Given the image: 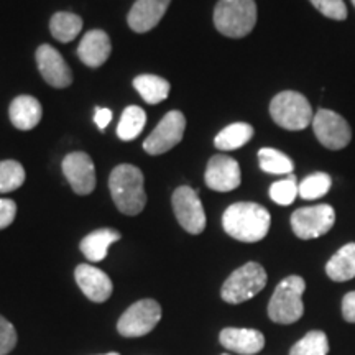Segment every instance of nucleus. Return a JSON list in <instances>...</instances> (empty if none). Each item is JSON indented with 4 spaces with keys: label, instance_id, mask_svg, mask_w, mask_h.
Returning a JSON list of instances; mask_svg holds the SVG:
<instances>
[{
    "label": "nucleus",
    "instance_id": "12",
    "mask_svg": "<svg viewBox=\"0 0 355 355\" xmlns=\"http://www.w3.org/2000/svg\"><path fill=\"white\" fill-rule=\"evenodd\" d=\"M204 180H206L207 188H211L212 191L229 193V191L237 189L241 186V166L227 155H216L207 163Z\"/></svg>",
    "mask_w": 355,
    "mask_h": 355
},
{
    "label": "nucleus",
    "instance_id": "37",
    "mask_svg": "<svg viewBox=\"0 0 355 355\" xmlns=\"http://www.w3.org/2000/svg\"><path fill=\"white\" fill-rule=\"evenodd\" d=\"M352 3H354V7H355V0H352Z\"/></svg>",
    "mask_w": 355,
    "mask_h": 355
},
{
    "label": "nucleus",
    "instance_id": "32",
    "mask_svg": "<svg viewBox=\"0 0 355 355\" xmlns=\"http://www.w3.org/2000/svg\"><path fill=\"white\" fill-rule=\"evenodd\" d=\"M17 345V331L10 321L0 316V355L12 352Z\"/></svg>",
    "mask_w": 355,
    "mask_h": 355
},
{
    "label": "nucleus",
    "instance_id": "3",
    "mask_svg": "<svg viewBox=\"0 0 355 355\" xmlns=\"http://www.w3.org/2000/svg\"><path fill=\"white\" fill-rule=\"evenodd\" d=\"M257 24L255 0H219L214 8L217 32L229 38H243Z\"/></svg>",
    "mask_w": 355,
    "mask_h": 355
},
{
    "label": "nucleus",
    "instance_id": "17",
    "mask_svg": "<svg viewBox=\"0 0 355 355\" xmlns=\"http://www.w3.org/2000/svg\"><path fill=\"white\" fill-rule=\"evenodd\" d=\"M219 339L225 349L242 355H255L265 347V336L257 329L225 327L222 329Z\"/></svg>",
    "mask_w": 355,
    "mask_h": 355
},
{
    "label": "nucleus",
    "instance_id": "28",
    "mask_svg": "<svg viewBox=\"0 0 355 355\" xmlns=\"http://www.w3.org/2000/svg\"><path fill=\"white\" fill-rule=\"evenodd\" d=\"M331 176L327 173H313V175L306 176L301 181V184L298 186V194L306 201H314V199L326 196L327 191L331 189Z\"/></svg>",
    "mask_w": 355,
    "mask_h": 355
},
{
    "label": "nucleus",
    "instance_id": "33",
    "mask_svg": "<svg viewBox=\"0 0 355 355\" xmlns=\"http://www.w3.org/2000/svg\"><path fill=\"white\" fill-rule=\"evenodd\" d=\"M17 204L12 199H0V230L7 229L15 220Z\"/></svg>",
    "mask_w": 355,
    "mask_h": 355
},
{
    "label": "nucleus",
    "instance_id": "10",
    "mask_svg": "<svg viewBox=\"0 0 355 355\" xmlns=\"http://www.w3.org/2000/svg\"><path fill=\"white\" fill-rule=\"evenodd\" d=\"M173 211L180 225L186 232L198 235L206 229V212L196 189L189 186H180L173 193Z\"/></svg>",
    "mask_w": 355,
    "mask_h": 355
},
{
    "label": "nucleus",
    "instance_id": "19",
    "mask_svg": "<svg viewBox=\"0 0 355 355\" xmlns=\"http://www.w3.org/2000/svg\"><path fill=\"white\" fill-rule=\"evenodd\" d=\"M43 109L38 99L32 96H19L12 101L8 117L19 130H32L42 121Z\"/></svg>",
    "mask_w": 355,
    "mask_h": 355
},
{
    "label": "nucleus",
    "instance_id": "30",
    "mask_svg": "<svg viewBox=\"0 0 355 355\" xmlns=\"http://www.w3.org/2000/svg\"><path fill=\"white\" fill-rule=\"evenodd\" d=\"M298 186L300 184L296 183V178L291 175L286 180L277 181V183L272 184V188H270V198H272V201L279 204V206H290L300 196Z\"/></svg>",
    "mask_w": 355,
    "mask_h": 355
},
{
    "label": "nucleus",
    "instance_id": "16",
    "mask_svg": "<svg viewBox=\"0 0 355 355\" xmlns=\"http://www.w3.org/2000/svg\"><path fill=\"white\" fill-rule=\"evenodd\" d=\"M170 2L171 0H137L127 17L128 26L137 33L150 32L163 19Z\"/></svg>",
    "mask_w": 355,
    "mask_h": 355
},
{
    "label": "nucleus",
    "instance_id": "5",
    "mask_svg": "<svg viewBox=\"0 0 355 355\" xmlns=\"http://www.w3.org/2000/svg\"><path fill=\"white\" fill-rule=\"evenodd\" d=\"M270 114L277 125L285 130H304L313 123L314 114L309 101L296 91H283L273 97Z\"/></svg>",
    "mask_w": 355,
    "mask_h": 355
},
{
    "label": "nucleus",
    "instance_id": "22",
    "mask_svg": "<svg viewBox=\"0 0 355 355\" xmlns=\"http://www.w3.org/2000/svg\"><path fill=\"white\" fill-rule=\"evenodd\" d=\"M252 137H254V127L250 123L237 122L217 133L214 145L220 152H232L248 144Z\"/></svg>",
    "mask_w": 355,
    "mask_h": 355
},
{
    "label": "nucleus",
    "instance_id": "29",
    "mask_svg": "<svg viewBox=\"0 0 355 355\" xmlns=\"http://www.w3.org/2000/svg\"><path fill=\"white\" fill-rule=\"evenodd\" d=\"M25 183V170L15 159L0 162V194L12 193Z\"/></svg>",
    "mask_w": 355,
    "mask_h": 355
},
{
    "label": "nucleus",
    "instance_id": "18",
    "mask_svg": "<svg viewBox=\"0 0 355 355\" xmlns=\"http://www.w3.org/2000/svg\"><path fill=\"white\" fill-rule=\"evenodd\" d=\"M112 44L109 35L102 30H91L84 35L78 46V56L89 68H99L109 60Z\"/></svg>",
    "mask_w": 355,
    "mask_h": 355
},
{
    "label": "nucleus",
    "instance_id": "11",
    "mask_svg": "<svg viewBox=\"0 0 355 355\" xmlns=\"http://www.w3.org/2000/svg\"><path fill=\"white\" fill-rule=\"evenodd\" d=\"M186 128V119L180 110H171L157 128L150 133V137L144 141V150L148 155H162L171 150L183 140Z\"/></svg>",
    "mask_w": 355,
    "mask_h": 355
},
{
    "label": "nucleus",
    "instance_id": "25",
    "mask_svg": "<svg viewBox=\"0 0 355 355\" xmlns=\"http://www.w3.org/2000/svg\"><path fill=\"white\" fill-rule=\"evenodd\" d=\"M146 123V114L145 110L139 107V105H130L123 110L121 122L117 127L119 139L123 141H132L144 132V127Z\"/></svg>",
    "mask_w": 355,
    "mask_h": 355
},
{
    "label": "nucleus",
    "instance_id": "8",
    "mask_svg": "<svg viewBox=\"0 0 355 355\" xmlns=\"http://www.w3.org/2000/svg\"><path fill=\"white\" fill-rule=\"evenodd\" d=\"M162 319V306L155 300L133 303L117 322V331L123 337H141L152 332Z\"/></svg>",
    "mask_w": 355,
    "mask_h": 355
},
{
    "label": "nucleus",
    "instance_id": "21",
    "mask_svg": "<svg viewBox=\"0 0 355 355\" xmlns=\"http://www.w3.org/2000/svg\"><path fill=\"white\" fill-rule=\"evenodd\" d=\"M326 273L332 282L343 283L355 278V242L347 243L331 257L326 263Z\"/></svg>",
    "mask_w": 355,
    "mask_h": 355
},
{
    "label": "nucleus",
    "instance_id": "24",
    "mask_svg": "<svg viewBox=\"0 0 355 355\" xmlns=\"http://www.w3.org/2000/svg\"><path fill=\"white\" fill-rule=\"evenodd\" d=\"M50 30L51 35L58 40V42L69 43L81 33L83 19L76 15V13L58 12L51 17Z\"/></svg>",
    "mask_w": 355,
    "mask_h": 355
},
{
    "label": "nucleus",
    "instance_id": "35",
    "mask_svg": "<svg viewBox=\"0 0 355 355\" xmlns=\"http://www.w3.org/2000/svg\"><path fill=\"white\" fill-rule=\"evenodd\" d=\"M110 121H112V112H110L109 109H101V107L96 109L94 122L101 130H105V127L109 125Z\"/></svg>",
    "mask_w": 355,
    "mask_h": 355
},
{
    "label": "nucleus",
    "instance_id": "38",
    "mask_svg": "<svg viewBox=\"0 0 355 355\" xmlns=\"http://www.w3.org/2000/svg\"><path fill=\"white\" fill-rule=\"evenodd\" d=\"M222 355H229V354H222Z\"/></svg>",
    "mask_w": 355,
    "mask_h": 355
},
{
    "label": "nucleus",
    "instance_id": "9",
    "mask_svg": "<svg viewBox=\"0 0 355 355\" xmlns=\"http://www.w3.org/2000/svg\"><path fill=\"white\" fill-rule=\"evenodd\" d=\"M311 125H313L316 139L327 150H334V152L343 150L352 140V130H350L349 122L334 110L319 109L314 114Z\"/></svg>",
    "mask_w": 355,
    "mask_h": 355
},
{
    "label": "nucleus",
    "instance_id": "23",
    "mask_svg": "<svg viewBox=\"0 0 355 355\" xmlns=\"http://www.w3.org/2000/svg\"><path fill=\"white\" fill-rule=\"evenodd\" d=\"M133 87L139 91L146 104H159L170 96V83L155 74H141L133 79Z\"/></svg>",
    "mask_w": 355,
    "mask_h": 355
},
{
    "label": "nucleus",
    "instance_id": "13",
    "mask_svg": "<svg viewBox=\"0 0 355 355\" xmlns=\"http://www.w3.org/2000/svg\"><path fill=\"white\" fill-rule=\"evenodd\" d=\"M63 173L74 189V193L86 196L96 188V168L91 157L84 152H74L66 155L63 159Z\"/></svg>",
    "mask_w": 355,
    "mask_h": 355
},
{
    "label": "nucleus",
    "instance_id": "6",
    "mask_svg": "<svg viewBox=\"0 0 355 355\" xmlns=\"http://www.w3.org/2000/svg\"><path fill=\"white\" fill-rule=\"evenodd\" d=\"M266 279L268 277L263 266L257 261H248L225 279L220 290L222 300L229 304H241L243 301L252 300L263 290Z\"/></svg>",
    "mask_w": 355,
    "mask_h": 355
},
{
    "label": "nucleus",
    "instance_id": "20",
    "mask_svg": "<svg viewBox=\"0 0 355 355\" xmlns=\"http://www.w3.org/2000/svg\"><path fill=\"white\" fill-rule=\"evenodd\" d=\"M121 241V234L114 229H99L91 232L81 241V252L87 260L102 261L107 257L109 247Z\"/></svg>",
    "mask_w": 355,
    "mask_h": 355
},
{
    "label": "nucleus",
    "instance_id": "36",
    "mask_svg": "<svg viewBox=\"0 0 355 355\" xmlns=\"http://www.w3.org/2000/svg\"><path fill=\"white\" fill-rule=\"evenodd\" d=\"M104 355H121V354H117V352H110V354H104Z\"/></svg>",
    "mask_w": 355,
    "mask_h": 355
},
{
    "label": "nucleus",
    "instance_id": "31",
    "mask_svg": "<svg viewBox=\"0 0 355 355\" xmlns=\"http://www.w3.org/2000/svg\"><path fill=\"white\" fill-rule=\"evenodd\" d=\"M309 2L327 19L337 21L347 19V7L344 0H309Z\"/></svg>",
    "mask_w": 355,
    "mask_h": 355
},
{
    "label": "nucleus",
    "instance_id": "4",
    "mask_svg": "<svg viewBox=\"0 0 355 355\" xmlns=\"http://www.w3.org/2000/svg\"><path fill=\"white\" fill-rule=\"evenodd\" d=\"M304 279L298 275H291L282 279L268 303V318L277 324H293L300 321L304 314Z\"/></svg>",
    "mask_w": 355,
    "mask_h": 355
},
{
    "label": "nucleus",
    "instance_id": "27",
    "mask_svg": "<svg viewBox=\"0 0 355 355\" xmlns=\"http://www.w3.org/2000/svg\"><path fill=\"white\" fill-rule=\"evenodd\" d=\"M329 340L322 331H311L293 345L290 355H327Z\"/></svg>",
    "mask_w": 355,
    "mask_h": 355
},
{
    "label": "nucleus",
    "instance_id": "2",
    "mask_svg": "<svg viewBox=\"0 0 355 355\" xmlns=\"http://www.w3.org/2000/svg\"><path fill=\"white\" fill-rule=\"evenodd\" d=\"M109 188L117 209L122 214L137 216L145 209L146 194L144 173L133 165H119L109 178Z\"/></svg>",
    "mask_w": 355,
    "mask_h": 355
},
{
    "label": "nucleus",
    "instance_id": "7",
    "mask_svg": "<svg viewBox=\"0 0 355 355\" xmlns=\"http://www.w3.org/2000/svg\"><path fill=\"white\" fill-rule=\"evenodd\" d=\"M336 211L329 204L301 207L291 214V229L301 241H311L334 227Z\"/></svg>",
    "mask_w": 355,
    "mask_h": 355
},
{
    "label": "nucleus",
    "instance_id": "1",
    "mask_svg": "<svg viewBox=\"0 0 355 355\" xmlns=\"http://www.w3.org/2000/svg\"><path fill=\"white\" fill-rule=\"evenodd\" d=\"M272 216L255 202H235L222 216V227L235 241L254 243L266 237Z\"/></svg>",
    "mask_w": 355,
    "mask_h": 355
},
{
    "label": "nucleus",
    "instance_id": "34",
    "mask_svg": "<svg viewBox=\"0 0 355 355\" xmlns=\"http://www.w3.org/2000/svg\"><path fill=\"white\" fill-rule=\"evenodd\" d=\"M343 316L347 322L355 324V291H350L343 300Z\"/></svg>",
    "mask_w": 355,
    "mask_h": 355
},
{
    "label": "nucleus",
    "instance_id": "15",
    "mask_svg": "<svg viewBox=\"0 0 355 355\" xmlns=\"http://www.w3.org/2000/svg\"><path fill=\"white\" fill-rule=\"evenodd\" d=\"M74 277H76L81 291L94 303H104L112 295L114 285L110 282L109 275L96 268V266L87 263L79 265L76 272H74Z\"/></svg>",
    "mask_w": 355,
    "mask_h": 355
},
{
    "label": "nucleus",
    "instance_id": "26",
    "mask_svg": "<svg viewBox=\"0 0 355 355\" xmlns=\"http://www.w3.org/2000/svg\"><path fill=\"white\" fill-rule=\"evenodd\" d=\"M260 168L270 175H291L295 163L285 153L275 148H261L259 152Z\"/></svg>",
    "mask_w": 355,
    "mask_h": 355
},
{
    "label": "nucleus",
    "instance_id": "14",
    "mask_svg": "<svg viewBox=\"0 0 355 355\" xmlns=\"http://www.w3.org/2000/svg\"><path fill=\"white\" fill-rule=\"evenodd\" d=\"M37 64L40 73L44 81L56 89L68 87L73 83V73L66 64L64 58L60 51L50 46V44H42L37 50Z\"/></svg>",
    "mask_w": 355,
    "mask_h": 355
}]
</instances>
